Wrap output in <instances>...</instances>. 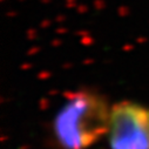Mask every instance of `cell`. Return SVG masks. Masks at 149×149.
<instances>
[{"label":"cell","instance_id":"cell-2","mask_svg":"<svg viewBox=\"0 0 149 149\" xmlns=\"http://www.w3.org/2000/svg\"><path fill=\"white\" fill-rule=\"evenodd\" d=\"M106 137L109 149H149V106L133 100L111 104Z\"/></svg>","mask_w":149,"mask_h":149},{"label":"cell","instance_id":"cell-1","mask_svg":"<svg viewBox=\"0 0 149 149\" xmlns=\"http://www.w3.org/2000/svg\"><path fill=\"white\" fill-rule=\"evenodd\" d=\"M110 106L93 88L70 93L52 121V137L58 149H91L107 135Z\"/></svg>","mask_w":149,"mask_h":149}]
</instances>
